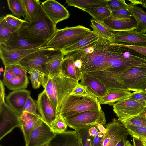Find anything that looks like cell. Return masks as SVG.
Segmentation results:
<instances>
[{
	"mask_svg": "<svg viewBox=\"0 0 146 146\" xmlns=\"http://www.w3.org/2000/svg\"><path fill=\"white\" fill-rule=\"evenodd\" d=\"M132 93L130 91L123 89H113L108 90L104 97L97 98L100 104L113 106L116 103L129 98Z\"/></svg>",
	"mask_w": 146,
	"mask_h": 146,
	"instance_id": "d6986e66",
	"label": "cell"
},
{
	"mask_svg": "<svg viewBox=\"0 0 146 146\" xmlns=\"http://www.w3.org/2000/svg\"><path fill=\"white\" fill-rule=\"evenodd\" d=\"M20 115L5 102L0 105V140L17 127H19Z\"/></svg>",
	"mask_w": 146,
	"mask_h": 146,
	"instance_id": "ba28073f",
	"label": "cell"
},
{
	"mask_svg": "<svg viewBox=\"0 0 146 146\" xmlns=\"http://www.w3.org/2000/svg\"><path fill=\"white\" fill-rule=\"evenodd\" d=\"M105 6L111 11L121 9H129V5L124 0H106Z\"/></svg>",
	"mask_w": 146,
	"mask_h": 146,
	"instance_id": "8d00e7d4",
	"label": "cell"
},
{
	"mask_svg": "<svg viewBox=\"0 0 146 146\" xmlns=\"http://www.w3.org/2000/svg\"><path fill=\"white\" fill-rule=\"evenodd\" d=\"M80 83L90 94L99 98L105 96L108 89L100 80L86 72H83Z\"/></svg>",
	"mask_w": 146,
	"mask_h": 146,
	"instance_id": "5bb4252c",
	"label": "cell"
},
{
	"mask_svg": "<svg viewBox=\"0 0 146 146\" xmlns=\"http://www.w3.org/2000/svg\"><path fill=\"white\" fill-rule=\"evenodd\" d=\"M92 31L90 29L80 25L57 29L54 36L44 46L45 48L62 51Z\"/></svg>",
	"mask_w": 146,
	"mask_h": 146,
	"instance_id": "277c9868",
	"label": "cell"
},
{
	"mask_svg": "<svg viewBox=\"0 0 146 146\" xmlns=\"http://www.w3.org/2000/svg\"><path fill=\"white\" fill-rule=\"evenodd\" d=\"M64 119L68 126L77 131L98 124L103 125L106 121L102 109L84 111Z\"/></svg>",
	"mask_w": 146,
	"mask_h": 146,
	"instance_id": "52a82bcc",
	"label": "cell"
},
{
	"mask_svg": "<svg viewBox=\"0 0 146 146\" xmlns=\"http://www.w3.org/2000/svg\"><path fill=\"white\" fill-rule=\"evenodd\" d=\"M38 118H39L35 115L26 112H23L20 115L19 127L23 133L26 144L27 143Z\"/></svg>",
	"mask_w": 146,
	"mask_h": 146,
	"instance_id": "44dd1931",
	"label": "cell"
},
{
	"mask_svg": "<svg viewBox=\"0 0 146 146\" xmlns=\"http://www.w3.org/2000/svg\"><path fill=\"white\" fill-rule=\"evenodd\" d=\"M62 52L60 51L45 48L31 53L22 58L18 64L23 67L27 72L35 70L44 74L48 78V74L44 66L45 64Z\"/></svg>",
	"mask_w": 146,
	"mask_h": 146,
	"instance_id": "8992f818",
	"label": "cell"
},
{
	"mask_svg": "<svg viewBox=\"0 0 146 146\" xmlns=\"http://www.w3.org/2000/svg\"><path fill=\"white\" fill-rule=\"evenodd\" d=\"M0 146H2L1 145H0Z\"/></svg>",
	"mask_w": 146,
	"mask_h": 146,
	"instance_id": "e7e4bbea",
	"label": "cell"
},
{
	"mask_svg": "<svg viewBox=\"0 0 146 146\" xmlns=\"http://www.w3.org/2000/svg\"><path fill=\"white\" fill-rule=\"evenodd\" d=\"M111 123L110 139L106 146H116L122 139L129 135L128 131L120 121L114 118Z\"/></svg>",
	"mask_w": 146,
	"mask_h": 146,
	"instance_id": "7402d4cb",
	"label": "cell"
},
{
	"mask_svg": "<svg viewBox=\"0 0 146 146\" xmlns=\"http://www.w3.org/2000/svg\"><path fill=\"white\" fill-rule=\"evenodd\" d=\"M96 126L99 131L103 134L104 135L106 133V128L102 124H98L96 125Z\"/></svg>",
	"mask_w": 146,
	"mask_h": 146,
	"instance_id": "9f6ffc18",
	"label": "cell"
},
{
	"mask_svg": "<svg viewBox=\"0 0 146 146\" xmlns=\"http://www.w3.org/2000/svg\"><path fill=\"white\" fill-rule=\"evenodd\" d=\"M74 60V64L75 66L81 71L82 66V62L80 59H77Z\"/></svg>",
	"mask_w": 146,
	"mask_h": 146,
	"instance_id": "11a10c76",
	"label": "cell"
},
{
	"mask_svg": "<svg viewBox=\"0 0 146 146\" xmlns=\"http://www.w3.org/2000/svg\"><path fill=\"white\" fill-rule=\"evenodd\" d=\"M123 124L146 127V118L139 115L120 121Z\"/></svg>",
	"mask_w": 146,
	"mask_h": 146,
	"instance_id": "74e56055",
	"label": "cell"
},
{
	"mask_svg": "<svg viewBox=\"0 0 146 146\" xmlns=\"http://www.w3.org/2000/svg\"><path fill=\"white\" fill-rule=\"evenodd\" d=\"M30 96V91L25 89L13 91L6 97L7 104L14 111L20 115L28 98Z\"/></svg>",
	"mask_w": 146,
	"mask_h": 146,
	"instance_id": "ac0fdd59",
	"label": "cell"
},
{
	"mask_svg": "<svg viewBox=\"0 0 146 146\" xmlns=\"http://www.w3.org/2000/svg\"><path fill=\"white\" fill-rule=\"evenodd\" d=\"M17 77L13 72L11 66H5L3 78L2 80L3 83L10 82Z\"/></svg>",
	"mask_w": 146,
	"mask_h": 146,
	"instance_id": "ee69618b",
	"label": "cell"
},
{
	"mask_svg": "<svg viewBox=\"0 0 146 146\" xmlns=\"http://www.w3.org/2000/svg\"><path fill=\"white\" fill-rule=\"evenodd\" d=\"M48 146H82L76 131H67L56 133L49 142Z\"/></svg>",
	"mask_w": 146,
	"mask_h": 146,
	"instance_id": "2e32d148",
	"label": "cell"
},
{
	"mask_svg": "<svg viewBox=\"0 0 146 146\" xmlns=\"http://www.w3.org/2000/svg\"><path fill=\"white\" fill-rule=\"evenodd\" d=\"M129 98L146 104V92L142 91L134 92Z\"/></svg>",
	"mask_w": 146,
	"mask_h": 146,
	"instance_id": "f6af8a7d",
	"label": "cell"
},
{
	"mask_svg": "<svg viewBox=\"0 0 146 146\" xmlns=\"http://www.w3.org/2000/svg\"><path fill=\"white\" fill-rule=\"evenodd\" d=\"M11 69L17 77L26 76L27 71L22 66L17 64L11 66Z\"/></svg>",
	"mask_w": 146,
	"mask_h": 146,
	"instance_id": "bcb514c9",
	"label": "cell"
},
{
	"mask_svg": "<svg viewBox=\"0 0 146 146\" xmlns=\"http://www.w3.org/2000/svg\"><path fill=\"white\" fill-rule=\"evenodd\" d=\"M41 5L47 16L56 25L69 17V12L66 8L55 0H47L42 2Z\"/></svg>",
	"mask_w": 146,
	"mask_h": 146,
	"instance_id": "7c38bea8",
	"label": "cell"
},
{
	"mask_svg": "<svg viewBox=\"0 0 146 146\" xmlns=\"http://www.w3.org/2000/svg\"><path fill=\"white\" fill-rule=\"evenodd\" d=\"M45 45L21 37L17 31L14 32L5 42L0 44V46L9 49L21 50L40 48Z\"/></svg>",
	"mask_w": 146,
	"mask_h": 146,
	"instance_id": "8fae6325",
	"label": "cell"
},
{
	"mask_svg": "<svg viewBox=\"0 0 146 146\" xmlns=\"http://www.w3.org/2000/svg\"><path fill=\"white\" fill-rule=\"evenodd\" d=\"M145 35H146V34H145Z\"/></svg>",
	"mask_w": 146,
	"mask_h": 146,
	"instance_id": "03108f58",
	"label": "cell"
},
{
	"mask_svg": "<svg viewBox=\"0 0 146 146\" xmlns=\"http://www.w3.org/2000/svg\"><path fill=\"white\" fill-rule=\"evenodd\" d=\"M61 74L78 82L81 78L82 73L75 66L73 57L65 56L62 63Z\"/></svg>",
	"mask_w": 146,
	"mask_h": 146,
	"instance_id": "603a6c76",
	"label": "cell"
},
{
	"mask_svg": "<svg viewBox=\"0 0 146 146\" xmlns=\"http://www.w3.org/2000/svg\"><path fill=\"white\" fill-rule=\"evenodd\" d=\"M101 21L112 32L135 30L137 28V22L133 16L119 18L111 16Z\"/></svg>",
	"mask_w": 146,
	"mask_h": 146,
	"instance_id": "9a60e30c",
	"label": "cell"
},
{
	"mask_svg": "<svg viewBox=\"0 0 146 146\" xmlns=\"http://www.w3.org/2000/svg\"><path fill=\"white\" fill-rule=\"evenodd\" d=\"M124 146H133V145L129 140H127Z\"/></svg>",
	"mask_w": 146,
	"mask_h": 146,
	"instance_id": "91938a15",
	"label": "cell"
},
{
	"mask_svg": "<svg viewBox=\"0 0 146 146\" xmlns=\"http://www.w3.org/2000/svg\"><path fill=\"white\" fill-rule=\"evenodd\" d=\"M28 73L33 75L40 84L44 88L47 78L44 74L37 71L33 70L28 71Z\"/></svg>",
	"mask_w": 146,
	"mask_h": 146,
	"instance_id": "b9f144b4",
	"label": "cell"
},
{
	"mask_svg": "<svg viewBox=\"0 0 146 146\" xmlns=\"http://www.w3.org/2000/svg\"><path fill=\"white\" fill-rule=\"evenodd\" d=\"M78 83L77 81L61 74L47 78L44 91L58 115L61 105Z\"/></svg>",
	"mask_w": 146,
	"mask_h": 146,
	"instance_id": "3957f363",
	"label": "cell"
},
{
	"mask_svg": "<svg viewBox=\"0 0 146 146\" xmlns=\"http://www.w3.org/2000/svg\"><path fill=\"white\" fill-rule=\"evenodd\" d=\"M139 115L146 118V106L145 107L142 112Z\"/></svg>",
	"mask_w": 146,
	"mask_h": 146,
	"instance_id": "680465c9",
	"label": "cell"
},
{
	"mask_svg": "<svg viewBox=\"0 0 146 146\" xmlns=\"http://www.w3.org/2000/svg\"><path fill=\"white\" fill-rule=\"evenodd\" d=\"M90 26L93 31L99 37L112 43H115L114 33L111 31L102 21L93 19L90 20Z\"/></svg>",
	"mask_w": 146,
	"mask_h": 146,
	"instance_id": "cb8c5ba5",
	"label": "cell"
},
{
	"mask_svg": "<svg viewBox=\"0 0 146 146\" xmlns=\"http://www.w3.org/2000/svg\"><path fill=\"white\" fill-rule=\"evenodd\" d=\"M27 76L17 77L10 82L3 83L8 89L13 91L25 89L29 83Z\"/></svg>",
	"mask_w": 146,
	"mask_h": 146,
	"instance_id": "1f68e13d",
	"label": "cell"
},
{
	"mask_svg": "<svg viewBox=\"0 0 146 146\" xmlns=\"http://www.w3.org/2000/svg\"><path fill=\"white\" fill-rule=\"evenodd\" d=\"M90 127L76 131L79 136L82 146H91V138L89 132Z\"/></svg>",
	"mask_w": 146,
	"mask_h": 146,
	"instance_id": "ab89813d",
	"label": "cell"
},
{
	"mask_svg": "<svg viewBox=\"0 0 146 146\" xmlns=\"http://www.w3.org/2000/svg\"><path fill=\"white\" fill-rule=\"evenodd\" d=\"M55 133L42 118H38L26 146H42L48 143Z\"/></svg>",
	"mask_w": 146,
	"mask_h": 146,
	"instance_id": "30bf717a",
	"label": "cell"
},
{
	"mask_svg": "<svg viewBox=\"0 0 146 146\" xmlns=\"http://www.w3.org/2000/svg\"><path fill=\"white\" fill-rule=\"evenodd\" d=\"M0 105L5 102V92L4 84L1 80L0 81Z\"/></svg>",
	"mask_w": 146,
	"mask_h": 146,
	"instance_id": "681fc988",
	"label": "cell"
},
{
	"mask_svg": "<svg viewBox=\"0 0 146 146\" xmlns=\"http://www.w3.org/2000/svg\"><path fill=\"white\" fill-rule=\"evenodd\" d=\"M131 4L135 5L140 4L143 7L146 8V0H128Z\"/></svg>",
	"mask_w": 146,
	"mask_h": 146,
	"instance_id": "816d5d0a",
	"label": "cell"
},
{
	"mask_svg": "<svg viewBox=\"0 0 146 146\" xmlns=\"http://www.w3.org/2000/svg\"><path fill=\"white\" fill-rule=\"evenodd\" d=\"M101 109L97 98L90 94L84 96L70 94L63 102L58 115L64 119L84 111Z\"/></svg>",
	"mask_w": 146,
	"mask_h": 146,
	"instance_id": "5b68a950",
	"label": "cell"
},
{
	"mask_svg": "<svg viewBox=\"0 0 146 146\" xmlns=\"http://www.w3.org/2000/svg\"><path fill=\"white\" fill-rule=\"evenodd\" d=\"M50 126L52 131L56 133L66 131L68 125L61 116L58 115L56 119Z\"/></svg>",
	"mask_w": 146,
	"mask_h": 146,
	"instance_id": "d590c367",
	"label": "cell"
},
{
	"mask_svg": "<svg viewBox=\"0 0 146 146\" xmlns=\"http://www.w3.org/2000/svg\"><path fill=\"white\" fill-rule=\"evenodd\" d=\"M37 109L36 103L30 96L29 97L25 105L23 112H27L35 115L39 118H42L40 115L37 113Z\"/></svg>",
	"mask_w": 146,
	"mask_h": 146,
	"instance_id": "f35d334b",
	"label": "cell"
},
{
	"mask_svg": "<svg viewBox=\"0 0 146 146\" xmlns=\"http://www.w3.org/2000/svg\"><path fill=\"white\" fill-rule=\"evenodd\" d=\"M43 47L27 50H21L10 49L0 46V57L5 66L17 64L26 56Z\"/></svg>",
	"mask_w": 146,
	"mask_h": 146,
	"instance_id": "e0dca14e",
	"label": "cell"
},
{
	"mask_svg": "<svg viewBox=\"0 0 146 146\" xmlns=\"http://www.w3.org/2000/svg\"><path fill=\"white\" fill-rule=\"evenodd\" d=\"M145 106L146 104L128 98L114 105L113 110L121 121L139 115Z\"/></svg>",
	"mask_w": 146,
	"mask_h": 146,
	"instance_id": "9c48e42d",
	"label": "cell"
},
{
	"mask_svg": "<svg viewBox=\"0 0 146 146\" xmlns=\"http://www.w3.org/2000/svg\"><path fill=\"white\" fill-rule=\"evenodd\" d=\"M64 56L62 52L45 64L49 76L53 77L61 74L62 64Z\"/></svg>",
	"mask_w": 146,
	"mask_h": 146,
	"instance_id": "4316f807",
	"label": "cell"
},
{
	"mask_svg": "<svg viewBox=\"0 0 146 146\" xmlns=\"http://www.w3.org/2000/svg\"><path fill=\"white\" fill-rule=\"evenodd\" d=\"M140 91H142L146 92V85Z\"/></svg>",
	"mask_w": 146,
	"mask_h": 146,
	"instance_id": "6125c7cd",
	"label": "cell"
},
{
	"mask_svg": "<svg viewBox=\"0 0 146 146\" xmlns=\"http://www.w3.org/2000/svg\"><path fill=\"white\" fill-rule=\"evenodd\" d=\"M90 14L93 19L102 21L111 16V11L106 6H100L83 10Z\"/></svg>",
	"mask_w": 146,
	"mask_h": 146,
	"instance_id": "f546056e",
	"label": "cell"
},
{
	"mask_svg": "<svg viewBox=\"0 0 146 146\" xmlns=\"http://www.w3.org/2000/svg\"><path fill=\"white\" fill-rule=\"evenodd\" d=\"M111 16L119 18H129L133 16L129 9H121L111 11Z\"/></svg>",
	"mask_w": 146,
	"mask_h": 146,
	"instance_id": "7bdbcfd3",
	"label": "cell"
},
{
	"mask_svg": "<svg viewBox=\"0 0 146 146\" xmlns=\"http://www.w3.org/2000/svg\"><path fill=\"white\" fill-rule=\"evenodd\" d=\"M129 9L135 18L137 28L135 30L143 34L146 33V12L137 5L128 4Z\"/></svg>",
	"mask_w": 146,
	"mask_h": 146,
	"instance_id": "d4e9b609",
	"label": "cell"
},
{
	"mask_svg": "<svg viewBox=\"0 0 146 146\" xmlns=\"http://www.w3.org/2000/svg\"><path fill=\"white\" fill-rule=\"evenodd\" d=\"M99 37L92 51L86 53L81 49L65 55L72 57L74 60H81L82 73L108 70L110 69L109 48L112 42Z\"/></svg>",
	"mask_w": 146,
	"mask_h": 146,
	"instance_id": "6da1fadb",
	"label": "cell"
},
{
	"mask_svg": "<svg viewBox=\"0 0 146 146\" xmlns=\"http://www.w3.org/2000/svg\"><path fill=\"white\" fill-rule=\"evenodd\" d=\"M89 94L84 87L78 83L70 94L84 96Z\"/></svg>",
	"mask_w": 146,
	"mask_h": 146,
	"instance_id": "7dc6e473",
	"label": "cell"
},
{
	"mask_svg": "<svg viewBox=\"0 0 146 146\" xmlns=\"http://www.w3.org/2000/svg\"><path fill=\"white\" fill-rule=\"evenodd\" d=\"M27 17L25 20L30 21L34 20L37 16L41 5L38 0H22Z\"/></svg>",
	"mask_w": 146,
	"mask_h": 146,
	"instance_id": "f1b7e54d",
	"label": "cell"
},
{
	"mask_svg": "<svg viewBox=\"0 0 146 146\" xmlns=\"http://www.w3.org/2000/svg\"><path fill=\"white\" fill-rule=\"evenodd\" d=\"M123 125L128 131L129 135L133 137L146 139V127L127 124Z\"/></svg>",
	"mask_w": 146,
	"mask_h": 146,
	"instance_id": "d6a6232c",
	"label": "cell"
},
{
	"mask_svg": "<svg viewBox=\"0 0 146 146\" xmlns=\"http://www.w3.org/2000/svg\"><path fill=\"white\" fill-rule=\"evenodd\" d=\"M4 16H2L0 19V44L5 42L14 31L7 24Z\"/></svg>",
	"mask_w": 146,
	"mask_h": 146,
	"instance_id": "e575fe53",
	"label": "cell"
},
{
	"mask_svg": "<svg viewBox=\"0 0 146 146\" xmlns=\"http://www.w3.org/2000/svg\"><path fill=\"white\" fill-rule=\"evenodd\" d=\"M144 146H146V139H141Z\"/></svg>",
	"mask_w": 146,
	"mask_h": 146,
	"instance_id": "94428289",
	"label": "cell"
},
{
	"mask_svg": "<svg viewBox=\"0 0 146 146\" xmlns=\"http://www.w3.org/2000/svg\"><path fill=\"white\" fill-rule=\"evenodd\" d=\"M99 131L96 125L90 127L89 130V132L90 137L97 135Z\"/></svg>",
	"mask_w": 146,
	"mask_h": 146,
	"instance_id": "f5cc1de1",
	"label": "cell"
},
{
	"mask_svg": "<svg viewBox=\"0 0 146 146\" xmlns=\"http://www.w3.org/2000/svg\"><path fill=\"white\" fill-rule=\"evenodd\" d=\"M91 146H102L104 141V135L99 131L98 134L91 137Z\"/></svg>",
	"mask_w": 146,
	"mask_h": 146,
	"instance_id": "c3c4849f",
	"label": "cell"
},
{
	"mask_svg": "<svg viewBox=\"0 0 146 146\" xmlns=\"http://www.w3.org/2000/svg\"><path fill=\"white\" fill-rule=\"evenodd\" d=\"M99 39V37L93 31L84 37L74 44L61 51L65 56L67 53L81 50Z\"/></svg>",
	"mask_w": 146,
	"mask_h": 146,
	"instance_id": "484cf974",
	"label": "cell"
},
{
	"mask_svg": "<svg viewBox=\"0 0 146 146\" xmlns=\"http://www.w3.org/2000/svg\"><path fill=\"white\" fill-rule=\"evenodd\" d=\"M36 104L42 119L50 125L56 119L58 115L44 90L38 95Z\"/></svg>",
	"mask_w": 146,
	"mask_h": 146,
	"instance_id": "4fadbf2b",
	"label": "cell"
},
{
	"mask_svg": "<svg viewBox=\"0 0 146 146\" xmlns=\"http://www.w3.org/2000/svg\"><path fill=\"white\" fill-rule=\"evenodd\" d=\"M115 43L123 42L127 44H134L146 42L145 34L135 30L119 31L114 33Z\"/></svg>",
	"mask_w": 146,
	"mask_h": 146,
	"instance_id": "ffe728a7",
	"label": "cell"
},
{
	"mask_svg": "<svg viewBox=\"0 0 146 146\" xmlns=\"http://www.w3.org/2000/svg\"><path fill=\"white\" fill-rule=\"evenodd\" d=\"M46 15L41 4L34 20L26 21L17 31L21 37L46 44L54 36L57 29Z\"/></svg>",
	"mask_w": 146,
	"mask_h": 146,
	"instance_id": "7a4b0ae2",
	"label": "cell"
},
{
	"mask_svg": "<svg viewBox=\"0 0 146 146\" xmlns=\"http://www.w3.org/2000/svg\"><path fill=\"white\" fill-rule=\"evenodd\" d=\"M106 0H66L69 6H72L83 11L94 7L106 6Z\"/></svg>",
	"mask_w": 146,
	"mask_h": 146,
	"instance_id": "83f0119b",
	"label": "cell"
},
{
	"mask_svg": "<svg viewBox=\"0 0 146 146\" xmlns=\"http://www.w3.org/2000/svg\"><path fill=\"white\" fill-rule=\"evenodd\" d=\"M119 43L121 46L133 49L146 57V42L131 44Z\"/></svg>",
	"mask_w": 146,
	"mask_h": 146,
	"instance_id": "60d3db41",
	"label": "cell"
},
{
	"mask_svg": "<svg viewBox=\"0 0 146 146\" xmlns=\"http://www.w3.org/2000/svg\"><path fill=\"white\" fill-rule=\"evenodd\" d=\"M4 19L7 24L14 32L18 31L26 21L11 14L4 16Z\"/></svg>",
	"mask_w": 146,
	"mask_h": 146,
	"instance_id": "836d02e7",
	"label": "cell"
},
{
	"mask_svg": "<svg viewBox=\"0 0 146 146\" xmlns=\"http://www.w3.org/2000/svg\"><path fill=\"white\" fill-rule=\"evenodd\" d=\"M7 2L9 8L13 15L19 19L22 16L25 18L26 17L22 0H8Z\"/></svg>",
	"mask_w": 146,
	"mask_h": 146,
	"instance_id": "4dcf8cb0",
	"label": "cell"
},
{
	"mask_svg": "<svg viewBox=\"0 0 146 146\" xmlns=\"http://www.w3.org/2000/svg\"><path fill=\"white\" fill-rule=\"evenodd\" d=\"M29 78L31 82L33 88L34 89H38L39 88L41 85L33 75L31 74H30Z\"/></svg>",
	"mask_w": 146,
	"mask_h": 146,
	"instance_id": "f907efd6",
	"label": "cell"
},
{
	"mask_svg": "<svg viewBox=\"0 0 146 146\" xmlns=\"http://www.w3.org/2000/svg\"><path fill=\"white\" fill-rule=\"evenodd\" d=\"M133 146H144L141 139L133 137Z\"/></svg>",
	"mask_w": 146,
	"mask_h": 146,
	"instance_id": "db71d44e",
	"label": "cell"
},
{
	"mask_svg": "<svg viewBox=\"0 0 146 146\" xmlns=\"http://www.w3.org/2000/svg\"><path fill=\"white\" fill-rule=\"evenodd\" d=\"M48 142L47 143H46V144H45L44 145H43L42 146H48Z\"/></svg>",
	"mask_w": 146,
	"mask_h": 146,
	"instance_id": "be15d7a7",
	"label": "cell"
},
{
	"mask_svg": "<svg viewBox=\"0 0 146 146\" xmlns=\"http://www.w3.org/2000/svg\"><path fill=\"white\" fill-rule=\"evenodd\" d=\"M127 137H125L122 139L116 146H124L127 140Z\"/></svg>",
	"mask_w": 146,
	"mask_h": 146,
	"instance_id": "6f0895ef",
	"label": "cell"
}]
</instances>
